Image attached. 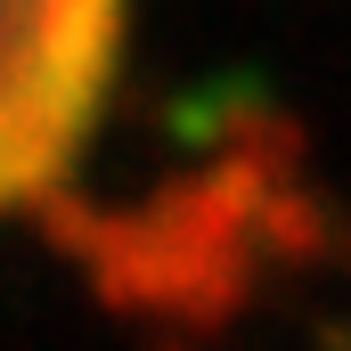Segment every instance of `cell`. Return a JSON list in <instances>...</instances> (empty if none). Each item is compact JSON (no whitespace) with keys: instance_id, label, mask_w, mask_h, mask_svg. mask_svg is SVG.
Instances as JSON below:
<instances>
[{"instance_id":"obj_1","label":"cell","mask_w":351,"mask_h":351,"mask_svg":"<svg viewBox=\"0 0 351 351\" xmlns=\"http://www.w3.org/2000/svg\"><path fill=\"white\" fill-rule=\"evenodd\" d=\"M123 16L98 0H0V213L49 196L114 82Z\"/></svg>"}]
</instances>
